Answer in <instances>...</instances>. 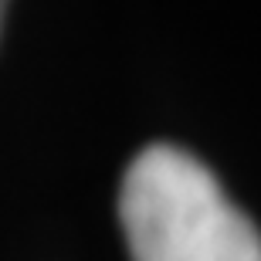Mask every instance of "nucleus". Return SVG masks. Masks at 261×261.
<instances>
[{
	"label": "nucleus",
	"instance_id": "f257e3e1",
	"mask_svg": "<svg viewBox=\"0 0 261 261\" xmlns=\"http://www.w3.org/2000/svg\"><path fill=\"white\" fill-rule=\"evenodd\" d=\"M119 224L133 261H261L254 221L173 143L146 146L126 166Z\"/></svg>",
	"mask_w": 261,
	"mask_h": 261
},
{
	"label": "nucleus",
	"instance_id": "f03ea898",
	"mask_svg": "<svg viewBox=\"0 0 261 261\" xmlns=\"http://www.w3.org/2000/svg\"><path fill=\"white\" fill-rule=\"evenodd\" d=\"M7 4L10 0H0V31H4V17H7Z\"/></svg>",
	"mask_w": 261,
	"mask_h": 261
}]
</instances>
